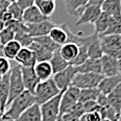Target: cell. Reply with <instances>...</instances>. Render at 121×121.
Listing matches in <instances>:
<instances>
[{"instance_id":"6da1fadb","label":"cell","mask_w":121,"mask_h":121,"mask_svg":"<svg viewBox=\"0 0 121 121\" xmlns=\"http://www.w3.org/2000/svg\"><path fill=\"white\" fill-rule=\"evenodd\" d=\"M34 103H36V98H35L34 93L25 90L7 105L4 111V116L16 120L24 111L31 107Z\"/></svg>"},{"instance_id":"ee69618b","label":"cell","mask_w":121,"mask_h":121,"mask_svg":"<svg viewBox=\"0 0 121 121\" xmlns=\"http://www.w3.org/2000/svg\"><path fill=\"white\" fill-rule=\"evenodd\" d=\"M11 20H14V19H13V16H12L11 13H9V12L6 9V11L4 12V14H3V17H2V21H3L4 24H5L6 22L11 21Z\"/></svg>"},{"instance_id":"bcb514c9","label":"cell","mask_w":121,"mask_h":121,"mask_svg":"<svg viewBox=\"0 0 121 121\" xmlns=\"http://www.w3.org/2000/svg\"><path fill=\"white\" fill-rule=\"evenodd\" d=\"M9 3L6 0H0V9H7Z\"/></svg>"},{"instance_id":"cb8c5ba5","label":"cell","mask_w":121,"mask_h":121,"mask_svg":"<svg viewBox=\"0 0 121 121\" xmlns=\"http://www.w3.org/2000/svg\"><path fill=\"white\" fill-rule=\"evenodd\" d=\"M100 9L111 17L121 16V0H104Z\"/></svg>"},{"instance_id":"4dcf8cb0","label":"cell","mask_w":121,"mask_h":121,"mask_svg":"<svg viewBox=\"0 0 121 121\" xmlns=\"http://www.w3.org/2000/svg\"><path fill=\"white\" fill-rule=\"evenodd\" d=\"M21 48V45L16 40H13L3 46V55L9 60H15Z\"/></svg>"},{"instance_id":"277c9868","label":"cell","mask_w":121,"mask_h":121,"mask_svg":"<svg viewBox=\"0 0 121 121\" xmlns=\"http://www.w3.org/2000/svg\"><path fill=\"white\" fill-rule=\"evenodd\" d=\"M103 77L104 76H103L101 73H96V72L79 73V72H77L72 80L71 86L78 88L79 90L97 88Z\"/></svg>"},{"instance_id":"60d3db41","label":"cell","mask_w":121,"mask_h":121,"mask_svg":"<svg viewBox=\"0 0 121 121\" xmlns=\"http://www.w3.org/2000/svg\"><path fill=\"white\" fill-rule=\"evenodd\" d=\"M97 104L99 105V107H107V105H109V100H108V96L104 94H102V93H100L99 96H98L97 100H96Z\"/></svg>"},{"instance_id":"5b68a950","label":"cell","mask_w":121,"mask_h":121,"mask_svg":"<svg viewBox=\"0 0 121 121\" xmlns=\"http://www.w3.org/2000/svg\"><path fill=\"white\" fill-rule=\"evenodd\" d=\"M63 92L64 91H62L57 96L53 97L52 99H50L40 105L42 121L60 120V97L63 95Z\"/></svg>"},{"instance_id":"f35d334b","label":"cell","mask_w":121,"mask_h":121,"mask_svg":"<svg viewBox=\"0 0 121 121\" xmlns=\"http://www.w3.org/2000/svg\"><path fill=\"white\" fill-rule=\"evenodd\" d=\"M11 62L5 56H0V75H4L11 71Z\"/></svg>"},{"instance_id":"f1b7e54d","label":"cell","mask_w":121,"mask_h":121,"mask_svg":"<svg viewBox=\"0 0 121 121\" xmlns=\"http://www.w3.org/2000/svg\"><path fill=\"white\" fill-rule=\"evenodd\" d=\"M34 42L40 44L41 46H43L44 48H46L47 50H49V51L52 52V53L59 51L60 48V45L56 44V43L49 37V35H47V36L38 37V38H34Z\"/></svg>"},{"instance_id":"74e56055","label":"cell","mask_w":121,"mask_h":121,"mask_svg":"<svg viewBox=\"0 0 121 121\" xmlns=\"http://www.w3.org/2000/svg\"><path fill=\"white\" fill-rule=\"evenodd\" d=\"M67 113H69V114H72V115L76 116V117L80 118L82 115L86 114V111L84 109V103L77 101L72 108H70L69 111H68Z\"/></svg>"},{"instance_id":"f907efd6","label":"cell","mask_w":121,"mask_h":121,"mask_svg":"<svg viewBox=\"0 0 121 121\" xmlns=\"http://www.w3.org/2000/svg\"><path fill=\"white\" fill-rule=\"evenodd\" d=\"M3 115H4V111L0 110V121H3Z\"/></svg>"},{"instance_id":"603a6c76","label":"cell","mask_w":121,"mask_h":121,"mask_svg":"<svg viewBox=\"0 0 121 121\" xmlns=\"http://www.w3.org/2000/svg\"><path fill=\"white\" fill-rule=\"evenodd\" d=\"M77 72L87 73V72H96L101 73V63L100 59H88L85 63L76 67Z\"/></svg>"},{"instance_id":"ba28073f","label":"cell","mask_w":121,"mask_h":121,"mask_svg":"<svg viewBox=\"0 0 121 121\" xmlns=\"http://www.w3.org/2000/svg\"><path fill=\"white\" fill-rule=\"evenodd\" d=\"M101 9L100 6H95V5H86L82 12L80 13L79 17L77 19L75 26H79V25L84 24H94L95 21L98 19V17L101 14Z\"/></svg>"},{"instance_id":"9a60e30c","label":"cell","mask_w":121,"mask_h":121,"mask_svg":"<svg viewBox=\"0 0 121 121\" xmlns=\"http://www.w3.org/2000/svg\"><path fill=\"white\" fill-rule=\"evenodd\" d=\"M121 82V74L113 75V76H104L98 85V89L104 95H109L113 90Z\"/></svg>"},{"instance_id":"d4e9b609","label":"cell","mask_w":121,"mask_h":121,"mask_svg":"<svg viewBox=\"0 0 121 121\" xmlns=\"http://www.w3.org/2000/svg\"><path fill=\"white\" fill-rule=\"evenodd\" d=\"M49 63H50V66H51V68H52V72H53V74L63 71V70L66 69V68L70 65L69 62L66 60L64 57L62 56V54L60 53V51H56L52 54Z\"/></svg>"},{"instance_id":"52a82bcc","label":"cell","mask_w":121,"mask_h":121,"mask_svg":"<svg viewBox=\"0 0 121 121\" xmlns=\"http://www.w3.org/2000/svg\"><path fill=\"white\" fill-rule=\"evenodd\" d=\"M77 73L76 67L69 65L66 69H64L63 71L59 73H55L52 76V79L54 80L55 85L57 86V88L60 91H65L67 88H69L71 86V82L73 78H74L75 74Z\"/></svg>"},{"instance_id":"8992f818","label":"cell","mask_w":121,"mask_h":121,"mask_svg":"<svg viewBox=\"0 0 121 121\" xmlns=\"http://www.w3.org/2000/svg\"><path fill=\"white\" fill-rule=\"evenodd\" d=\"M79 92L80 90L76 87L70 86L63 92V95L60 97V118L64 114L69 111L70 108H72L79 98ZM60 121V120H59Z\"/></svg>"},{"instance_id":"7402d4cb","label":"cell","mask_w":121,"mask_h":121,"mask_svg":"<svg viewBox=\"0 0 121 121\" xmlns=\"http://www.w3.org/2000/svg\"><path fill=\"white\" fill-rule=\"evenodd\" d=\"M28 48L34 52V55L36 57L37 62H49L52 54H53L52 52H50L49 50H47L46 48H44L43 46H41L36 42H32Z\"/></svg>"},{"instance_id":"f5cc1de1","label":"cell","mask_w":121,"mask_h":121,"mask_svg":"<svg viewBox=\"0 0 121 121\" xmlns=\"http://www.w3.org/2000/svg\"><path fill=\"white\" fill-rule=\"evenodd\" d=\"M3 28H4V22L0 20V31H1V30L3 29Z\"/></svg>"},{"instance_id":"db71d44e","label":"cell","mask_w":121,"mask_h":121,"mask_svg":"<svg viewBox=\"0 0 121 121\" xmlns=\"http://www.w3.org/2000/svg\"><path fill=\"white\" fill-rule=\"evenodd\" d=\"M6 1L9 2V4H11V3H17V2H18L19 0H6Z\"/></svg>"},{"instance_id":"7a4b0ae2","label":"cell","mask_w":121,"mask_h":121,"mask_svg":"<svg viewBox=\"0 0 121 121\" xmlns=\"http://www.w3.org/2000/svg\"><path fill=\"white\" fill-rule=\"evenodd\" d=\"M60 92L62 91L57 88V86L55 85L52 77L47 80L40 82L34 92L35 98H36V103L41 105L44 102L48 101V100L52 99L53 97L57 96Z\"/></svg>"},{"instance_id":"8fae6325","label":"cell","mask_w":121,"mask_h":121,"mask_svg":"<svg viewBox=\"0 0 121 121\" xmlns=\"http://www.w3.org/2000/svg\"><path fill=\"white\" fill-rule=\"evenodd\" d=\"M48 19H50V18H47L46 16H44L36 4L27 7V9H25L23 11V18H22V21H23L25 24L39 23V22L45 21V20H48Z\"/></svg>"},{"instance_id":"44dd1931","label":"cell","mask_w":121,"mask_h":121,"mask_svg":"<svg viewBox=\"0 0 121 121\" xmlns=\"http://www.w3.org/2000/svg\"><path fill=\"white\" fill-rule=\"evenodd\" d=\"M60 53L62 54V56L64 57L66 60L69 62V64L72 62L75 57L77 56L78 54V51H79V46L75 43H70L68 42L66 44L62 45L60 48Z\"/></svg>"},{"instance_id":"83f0119b","label":"cell","mask_w":121,"mask_h":121,"mask_svg":"<svg viewBox=\"0 0 121 121\" xmlns=\"http://www.w3.org/2000/svg\"><path fill=\"white\" fill-rule=\"evenodd\" d=\"M110 21H111V16L108 15L107 13H103L101 12L100 16L98 17V19L95 21V23L93 24L94 25V30L97 35L101 36L105 32V30L108 29L109 27V24H110Z\"/></svg>"},{"instance_id":"7c38bea8","label":"cell","mask_w":121,"mask_h":121,"mask_svg":"<svg viewBox=\"0 0 121 121\" xmlns=\"http://www.w3.org/2000/svg\"><path fill=\"white\" fill-rule=\"evenodd\" d=\"M101 63V74L103 76H113L119 74L118 70V60L112 56L103 54L100 59Z\"/></svg>"},{"instance_id":"6f0895ef","label":"cell","mask_w":121,"mask_h":121,"mask_svg":"<svg viewBox=\"0 0 121 121\" xmlns=\"http://www.w3.org/2000/svg\"><path fill=\"white\" fill-rule=\"evenodd\" d=\"M101 121H110V120H108V119H102Z\"/></svg>"},{"instance_id":"4316f807","label":"cell","mask_w":121,"mask_h":121,"mask_svg":"<svg viewBox=\"0 0 121 121\" xmlns=\"http://www.w3.org/2000/svg\"><path fill=\"white\" fill-rule=\"evenodd\" d=\"M49 37L60 46L68 42V35L63 27V25H55L53 28L50 30Z\"/></svg>"},{"instance_id":"e0dca14e","label":"cell","mask_w":121,"mask_h":121,"mask_svg":"<svg viewBox=\"0 0 121 121\" xmlns=\"http://www.w3.org/2000/svg\"><path fill=\"white\" fill-rule=\"evenodd\" d=\"M9 95V72L2 75L0 80V110L5 111Z\"/></svg>"},{"instance_id":"5bb4252c","label":"cell","mask_w":121,"mask_h":121,"mask_svg":"<svg viewBox=\"0 0 121 121\" xmlns=\"http://www.w3.org/2000/svg\"><path fill=\"white\" fill-rule=\"evenodd\" d=\"M87 52L89 59H101L103 55V49L101 41H100V36L96 32L93 34V37L91 39L89 45L87 46Z\"/></svg>"},{"instance_id":"1f68e13d","label":"cell","mask_w":121,"mask_h":121,"mask_svg":"<svg viewBox=\"0 0 121 121\" xmlns=\"http://www.w3.org/2000/svg\"><path fill=\"white\" fill-rule=\"evenodd\" d=\"M39 9L44 16L47 18H50L52 14L55 11V1H51V0H42L40 3L37 4Z\"/></svg>"},{"instance_id":"2e32d148","label":"cell","mask_w":121,"mask_h":121,"mask_svg":"<svg viewBox=\"0 0 121 121\" xmlns=\"http://www.w3.org/2000/svg\"><path fill=\"white\" fill-rule=\"evenodd\" d=\"M103 52L109 50H121L120 35H101L100 36Z\"/></svg>"},{"instance_id":"681fc988","label":"cell","mask_w":121,"mask_h":121,"mask_svg":"<svg viewBox=\"0 0 121 121\" xmlns=\"http://www.w3.org/2000/svg\"><path fill=\"white\" fill-rule=\"evenodd\" d=\"M5 11L6 9H0V20H1V21H2V17H3V14Z\"/></svg>"},{"instance_id":"d590c367","label":"cell","mask_w":121,"mask_h":121,"mask_svg":"<svg viewBox=\"0 0 121 121\" xmlns=\"http://www.w3.org/2000/svg\"><path fill=\"white\" fill-rule=\"evenodd\" d=\"M7 11L12 14L13 19L14 20H18V21H22L23 18V11L18 3H11L7 7Z\"/></svg>"},{"instance_id":"680465c9","label":"cell","mask_w":121,"mask_h":121,"mask_svg":"<svg viewBox=\"0 0 121 121\" xmlns=\"http://www.w3.org/2000/svg\"><path fill=\"white\" fill-rule=\"evenodd\" d=\"M1 78H2V75H0V80H1Z\"/></svg>"},{"instance_id":"3957f363","label":"cell","mask_w":121,"mask_h":121,"mask_svg":"<svg viewBox=\"0 0 121 121\" xmlns=\"http://www.w3.org/2000/svg\"><path fill=\"white\" fill-rule=\"evenodd\" d=\"M23 91H25V87L23 84V79H22L21 66L17 64L16 62H14L11 68V71H9V95L7 105Z\"/></svg>"},{"instance_id":"b9f144b4","label":"cell","mask_w":121,"mask_h":121,"mask_svg":"<svg viewBox=\"0 0 121 121\" xmlns=\"http://www.w3.org/2000/svg\"><path fill=\"white\" fill-rule=\"evenodd\" d=\"M17 3L20 5V7H21L22 9H27V7L31 6L35 4V0H19Z\"/></svg>"},{"instance_id":"11a10c76","label":"cell","mask_w":121,"mask_h":121,"mask_svg":"<svg viewBox=\"0 0 121 121\" xmlns=\"http://www.w3.org/2000/svg\"><path fill=\"white\" fill-rule=\"evenodd\" d=\"M41 1H42V0H35V4L37 5V4H38V3H40Z\"/></svg>"},{"instance_id":"4fadbf2b","label":"cell","mask_w":121,"mask_h":121,"mask_svg":"<svg viewBox=\"0 0 121 121\" xmlns=\"http://www.w3.org/2000/svg\"><path fill=\"white\" fill-rule=\"evenodd\" d=\"M15 62L22 67H34L37 60L34 55V52L28 47H22L15 57Z\"/></svg>"},{"instance_id":"ac0fdd59","label":"cell","mask_w":121,"mask_h":121,"mask_svg":"<svg viewBox=\"0 0 121 121\" xmlns=\"http://www.w3.org/2000/svg\"><path fill=\"white\" fill-rule=\"evenodd\" d=\"M15 121H42L40 104L34 103L26 111H24Z\"/></svg>"},{"instance_id":"d6986e66","label":"cell","mask_w":121,"mask_h":121,"mask_svg":"<svg viewBox=\"0 0 121 121\" xmlns=\"http://www.w3.org/2000/svg\"><path fill=\"white\" fill-rule=\"evenodd\" d=\"M63 1L65 3V7L68 14L78 18L89 0H63Z\"/></svg>"},{"instance_id":"9c48e42d","label":"cell","mask_w":121,"mask_h":121,"mask_svg":"<svg viewBox=\"0 0 121 121\" xmlns=\"http://www.w3.org/2000/svg\"><path fill=\"white\" fill-rule=\"evenodd\" d=\"M56 24H54L50 19L45 20V21L39 22V23L34 24H26L27 31L32 38H38L42 36H47L49 35L50 30H51Z\"/></svg>"},{"instance_id":"c3c4849f","label":"cell","mask_w":121,"mask_h":121,"mask_svg":"<svg viewBox=\"0 0 121 121\" xmlns=\"http://www.w3.org/2000/svg\"><path fill=\"white\" fill-rule=\"evenodd\" d=\"M118 70H119V74H121V59L118 60Z\"/></svg>"},{"instance_id":"836d02e7","label":"cell","mask_w":121,"mask_h":121,"mask_svg":"<svg viewBox=\"0 0 121 121\" xmlns=\"http://www.w3.org/2000/svg\"><path fill=\"white\" fill-rule=\"evenodd\" d=\"M15 40L21 45V47H29L30 44L34 42V38L27 31H20L15 34Z\"/></svg>"},{"instance_id":"ffe728a7","label":"cell","mask_w":121,"mask_h":121,"mask_svg":"<svg viewBox=\"0 0 121 121\" xmlns=\"http://www.w3.org/2000/svg\"><path fill=\"white\" fill-rule=\"evenodd\" d=\"M34 68H35V71L37 73V76L39 77L40 82L47 80L53 76L52 68L50 66L49 62H37Z\"/></svg>"},{"instance_id":"7bdbcfd3","label":"cell","mask_w":121,"mask_h":121,"mask_svg":"<svg viewBox=\"0 0 121 121\" xmlns=\"http://www.w3.org/2000/svg\"><path fill=\"white\" fill-rule=\"evenodd\" d=\"M60 121H79V118L72 114L66 113V114H64L60 118Z\"/></svg>"},{"instance_id":"91938a15","label":"cell","mask_w":121,"mask_h":121,"mask_svg":"<svg viewBox=\"0 0 121 121\" xmlns=\"http://www.w3.org/2000/svg\"><path fill=\"white\" fill-rule=\"evenodd\" d=\"M51 1H55V0H51Z\"/></svg>"},{"instance_id":"7dc6e473","label":"cell","mask_w":121,"mask_h":121,"mask_svg":"<svg viewBox=\"0 0 121 121\" xmlns=\"http://www.w3.org/2000/svg\"><path fill=\"white\" fill-rule=\"evenodd\" d=\"M0 56H4L3 55V45L0 42Z\"/></svg>"},{"instance_id":"d6a6232c","label":"cell","mask_w":121,"mask_h":121,"mask_svg":"<svg viewBox=\"0 0 121 121\" xmlns=\"http://www.w3.org/2000/svg\"><path fill=\"white\" fill-rule=\"evenodd\" d=\"M103 35H120L121 36V16L111 17L109 27Z\"/></svg>"},{"instance_id":"f6af8a7d","label":"cell","mask_w":121,"mask_h":121,"mask_svg":"<svg viewBox=\"0 0 121 121\" xmlns=\"http://www.w3.org/2000/svg\"><path fill=\"white\" fill-rule=\"evenodd\" d=\"M104 0H89L88 5H95V6H101Z\"/></svg>"},{"instance_id":"e575fe53","label":"cell","mask_w":121,"mask_h":121,"mask_svg":"<svg viewBox=\"0 0 121 121\" xmlns=\"http://www.w3.org/2000/svg\"><path fill=\"white\" fill-rule=\"evenodd\" d=\"M88 59H89V57H88L87 46H85V45H82V46H79V51H78V54H77V56L75 57V59L73 60L71 63H70V65L77 67V66H79V65H82V63H85Z\"/></svg>"},{"instance_id":"8d00e7d4","label":"cell","mask_w":121,"mask_h":121,"mask_svg":"<svg viewBox=\"0 0 121 121\" xmlns=\"http://www.w3.org/2000/svg\"><path fill=\"white\" fill-rule=\"evenodd\" d=\"M13 40H15V32L11 28L4 26V28L0 31V42H1V44L4 46Z\"/></svg>"},{"instance_id":"30bf717a","label":"cell","mask_w":121,"mask_h":121,"mask_svg":"<svg viewBox=\"0 0 121 121\" xmlns=\"http://www.w3.org/2000/svg\"><path fill=\"white\" fill-rule=\"evenodd\" d=\"M21 74H22V79H23L25 90L34 93L38 84L40 82L39 77L37 76V73L35 71V68L21 66Z\"/></svg>"},{"instance_id":"ab89813d","label":"cell","mask_w":121,"mask_h":121,"mask_svg":"<svg viewBox=\"0 0 121 121\" xmlns=\"http://www.w3.org/2000/svg\"><path fill=\"white\" fill-rule=\"evenodd\" d=\"M100 108V107H99ZM86 119L87 121H101V115L99 113V109L97 111H93V112H89V113H86Z\"/></svg>"},{"instance_id":"816d5d0a","label":"cell","mask_w":121,"mask_h":121,"mask_svg":"<svg viewBox=\"0 0 121 121\" xmlns=\"http://www.w3.org/2000/svg\"><path fill=\"white\" fill-rule=\"evenodd\" d=\"M3 121H15L14 119H12V118H9V117H5V116L3 115Z\"/></svg>"},{"instance_id":"484cf974","label":"cell","mask_w":121,"mask_h":121,"mask_svg":"<svg viewBox=\"0 0 121 121\" xmlns=\"http://www.w3.org/2000/svg\"><path fill=\"white\" fill-rule=\"evenodd\" d=\"M107 96H108V100H109V104L118 114H120L121 113V82Z\"/></svg>"},{"instance_id":"f546056e","label":"cell","mask_w":121,"mask_h":121,"mask_svg":"<svg viewBox=\"0 0 121 121\" xmlns=\"http://www.w3.org/2000/svg\"><path fill=\"white\" fill-rule=\"evenodd\" d=\"M100 91L98 88H91V89H82L79 92V102H87V101H96L98 96L100 94Z\"/></svg>"},{"instance_id":"9f6ffc18","label":"cell","mask_w":121,"mask_h":121,"mask_svg":"<svg viewBox=\"0 0 121 121\" xmlns=\"http://www.w3.org/2000/svg\"><path fill=\"white\" fill-rule=\"evenodd\" d=\"M118 121H121V113H120V116H119V118H118Z\"/></svg>"}]
</instances>
